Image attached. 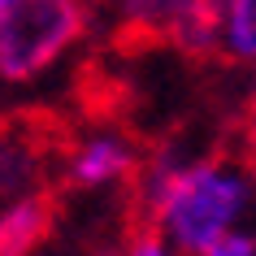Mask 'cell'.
<instances>
[{"mask_svg":"<svg viewBox=\"0 0 256 256\" xmlns=\"http://www.w3.org/2000/svg\"><path fill=\"white\" fill-rule=\"evenodd\" d=\"M139 174V204L178 256H200L256 208V170L234 156L156 152Z\"/></svg>","mask_w":256,"mask_h":256,"instance_id":"1","label":"cell"},{"mask_svg":"<svg viewBox=\"0 0 256 256\" xmlns=\"http://www.w3.org/2000/svg\"><path fill=\"white\" fill-rule=\"evenodd\" d=\"M87 30H92L87 0H9V4H0V78H44L87 40Z\"/></svg>","mask_w":256,"mask_h":256,"instance_id":"2","label":"cell"},{"mask_svg":"<svg viewBox=\"0 0 256 256\" xmlns=\"http://www.w3.org/2000/svg\"><path fill=\"white\" fill-rule=\"evenodd\" d=\"M217 0H113V14L135 35L174 40L187 52H213Z\"/></svg>","mask_w":256,"mask_h":256,"instance_id":"3","label":"cell"},{"mask_svg":"<svg viewBox=\"0 0 256 256\" xmlns=\"http://www.w3.org/2000/svg\"><path fill=\"white\" fill-rule=\"evenodd\" d=\"M139 170V148L113 126L78 135L61 156V174L74 191H113Z\"/></svg>","mask_w":256,"mask_h":256,"instance_id":"4","label":"cell"},{"mask_svg":"<svg viewBox=\"0 0 256 256\" xmlns=\"http://www.w3.org/2000/svg\"><path fill=\"white\" fill-rule=\"evenodd\" d=\"M48 187V144L40 126L9 122L0 126V208L26 196H44Z\"/></svg>","mask_w":256,"mask_h":256,"instance_id":"5","label":"cell"},{"mask_svg":"<svg viewBox=\"0 0 256 256\" xmlns=\"http://www.w3.org/2000/svg\"><path fill=\"white\" fill-rule=\"evenodd\" d=\"M213 52L226 56L230 66L256 70V0H217Z\"/></svg>","mask_w":256,"mask_h":256,"instance_id":"6","label":"cell"},{"mask_svg":"<svg viewBox=\"0 0 256 256\" xmlns=\"http://www.w3.org/2000/svg\"><path fill=\"white\" fill-rule=\"evenodd\" d=\"M52 208L48 196H26L0 208V256H35L48 239Z\"/></svg>","mask_w":256,"mask_h":256,"instance_id":"7","label":"cell"},{"mask_svg":"<svg viewBox=\"0 0 256 256\" xmlns=\"http://www.w3.org/2000/svg\"><path fill=\"white\" fill-rule=\"evenodd\" d=\"M200 256H256V234H248L239 226V230H230V234H222V239H213Z\"/></svg>","mask_w":256,"mask_h":256,"instance_id":"8","label":"cell"},{"mask_svg":"<svg viewBox=\"0 0 256 256\" xmlns=\"http://www.w3.org/2000/svg\"><path fill=\"white\" fill-rule=\"evenodd\" d=\"M118 256H178V252L161 239V234H156V230H144V234H135V239L122 243Z\"/></svg>","mask_w":256,"mask_h":256,"instance_id":"9","label":"cell"},{"mask_svg":"<svg viewBox=\"0 0 256 256\" xmlns=\"http://www.w3.org/2000/svg\"><path fill=\"white\" fill-rule=\"evenodd\" d=\"M248 156L256 161V78H252V96H248Z\"/></svg>","mask_w":256,"mask_h":256,"instance_id":"10","label":"cell"},{"mask_svg":"<svg viewBox=\"0 0 256 256\" xmlns=\"http://www.w3.org/2000/svg\"><path fill=\"white\" fill-rule=\"evenodd\" d=\"M78 256H118L113 248H87V252H78Z\"/></svg>","mask_w":256,"mask_h":256,"instance_id":"11","label":"cell"},{"mask_svg":"<svg viewBox=\"0 0 256 256\" xmlns=\"http://www.w3.org/2000/svg\"><path fill=\"white\" fill-rule=\"evenodd\" d=\"M0 4H9V0H0Z\"/></svg>","mask_w":256,"mask_h":256,"instance_id":"12","label":"cell"}]
</instances>
